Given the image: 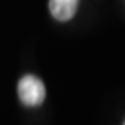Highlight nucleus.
<instances>
[{
	"instance_id": "obj_1",
	"label": "nucleus",
	"mask_w": 125,
	"mask_h": 125,
	"mask_svg": "<svg viewBox=\"0 0 125 125\" xmlns=\"http://www.w3.org/2000/svg\"><path fill=\"white\" fill-rule=\"evenodd\" d=\"M18 96L28 107L40 106L46 99L45 83L35 75H24L18 82Z\"/></svg>"
},
{
	"instance_id": "obj_2",
	"label": "nucleus",
	"mask_w": 125,
	"mask_h": 125,
	"mask_svg": "<svg viewBox=\"0 0 125 125\" xmlns=\"http://www.w3.org/2000/svg\"><path fill=\"white\" fill-rule=\"evenodd\" d=\"M78 3H79V0H50L49 9L52 15L57 21L65 22L75 15Z\"/></svg>"
},
{
	"instance_id": "obj_3",
	"label": "nucleus",
	"mask_w": 125,
	"mask_h": 125,
	"mask_svg": "<svg viewBox=\"0 0 125 125\" xmlns=\"http://www.w3.org/2000/svg\"><path fill=\"white\" fill-rule=\"evenodd\" d=\"M124 125H125V122H124Z\"/></svg>"
}]
</instances>
